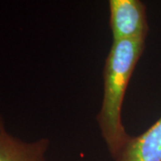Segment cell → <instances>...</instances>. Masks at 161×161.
<instances>
[{"mask_svg":"<svg viewBox=\"0 0 161 161\" xmlns=\"http://www.w3.org/2000/svg\"><path fill=\"white\" fill-rule=\"evenodd\" d=\"M115 161H161V116L138 136H131Z\"/></svg>","mask_w":161,"mask_h":161,"instance_id":"4","label":"cell"},{"mask_svg":"<svg viewBox=\"0 0 161 161\" xmlns=\"http://www.w3.org/2000/svg\"><path fill=\"white\" fill-rule=\"evenodd\" d=\"M48 146L46 138L29 142L12 135L0 115V161H46Z\"/></svg>","mask_w":161,"mask_h":161,"instance_id":"3","label":"cell"},{"mask_svg":"<svg viewBox=\"0 0 161 161\" xmlns=\"http://www.w3.org/2000/svg\"><path fill=\"white\" fill-rule=\"evenodd\" d=\"M114 40L147 37L146 7L141 0H108Z\"/></svg>","mask_w":161,"mask_h":161,"instance_id":"2","label":"cell"},{"mask_svg":"<svg viewBox=\"0 0 161 161\" xmlns=\"http://www.w3.org/2000/svg\"><path fill=\"white\" fill-rule=\"evenodd\" d=\"M146 37L114 40L103 71L104 95L97 116L98 126L113 158L131 138L122 121L125 95L145 48Z\"/></svg>","mask_w":161,"mask_h":161,"instance_id":"1","label":"cell"}]
</instances>
